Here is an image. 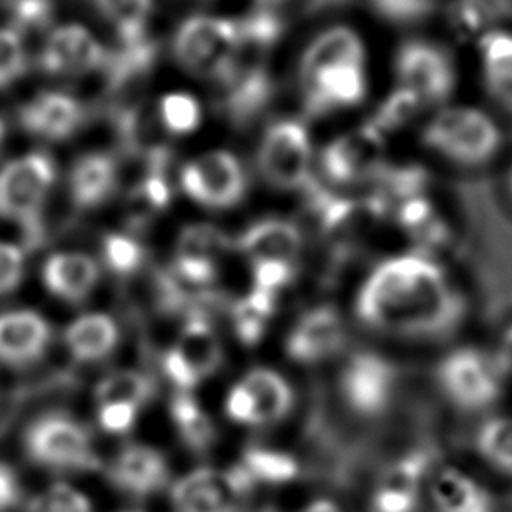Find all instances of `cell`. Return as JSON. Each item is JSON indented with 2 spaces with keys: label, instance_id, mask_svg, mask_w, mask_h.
Instances as JSON below:
<instances>
[{
  "label": "cell",
  "instance_id": "cell-23",
  "mask_svg": "<svg viewBox=\"0 0 512 512\" xmlns=\"http://www.w3.org/2000/svg\"><path fill=\"white\" fill-rule=\"evenodd\" d=\"M84 106L62 92H42L20 110V124L30 134L44 140H64L84 122Z\"/></svg>",
  "mask_w": 512,
  "mask_h": 512
},
{
  "label": "cell",
  "instance_id": "cell-9",
  "mask_svg": "<svg viewBox=\"0 0 512 512\" xmlns=\"http://www.w3.org/2000/svg\"><path fill=\"white\" fill-rule=\"evenodd\" d=\"M312 140L308 128L294 118L274 122L258 148V170L278 190H300L312 176Z\"/></svg>",
  "mask_w": 512,
  "mask_h": 512
},
{
  "label": "cell",
  "instance_id": "cell-42",
  "mask_svg": "<svg viewBox=\"0 0 512 512\" xmlns=\"http://www.w3.org/2000/svg\"><path fill=\"white\" fill-rule=\"evenodd\" d=\"M252 276H254V290L278 296L282 288L294 276V262H280V260H260L252 262Z\"/></svg>",
  "mask_w": 512,
  "mask_h": 512
},
{
  "label": "cell",
  "instance_id": "cell-1",
  "mask_svg": "<svg viewBox=\"0 0 512 512\" xmlns=\"http://www.w3.org/2000/svg\"><path fill=\"white\" fill-rule=\"evenodd\" d=\"M466 310L444 268L422 252L380 260L354 294V316L364 328L412 342L448 338L462 326Z\"/></svg>",
  "mask_w": 512,
  "mask_h": 512
},
{
  "label": "cell",
  "instance_id": "cell-27",
  "mask_svg": "<svg viewBox=\"0 0 512 512\" xmlns=\"http://www.w3.org/2000/svg\"><path fill=\"white\" fill-rule=\"evenodd\" d=\"M238 250L250 260L292 262L300 252L302 234L296 224L282 218H264L250 224L238 238Z\"/></svg>",
  "mask_w": 512,
  "mask_h": 512
},
{
  "label": "cell",
  "instance_id": "cell-52",
  "mask_svg": "<svg viewBox=\"0 0 512 512\" xmlns=\"http://www.w3.org/2000/svg\"><path fill=\"white\" fill-rule=\"evenodd\" d=\"M508 190H510V196H512V168H510V174H508Z\"/></svg>",
  "mask_w": 512,
  "mask_h": 512
},
{
  "label": "cell",
  "instance_id": "cell-3",
  "mask_svg": "<svg viewBox=\"0 0 512 512\" xmlns=\"http://www.w3.org/2000/svg\"><path fill=\"white\" fill-rule=\"evenodd\" d=\"M422 144L444 160L476 168L490 162L502 148L498 122L476 106H440L420 132Z\"/></svg>",
  "mask_w": 512,
  "mask_h": 512
},
{
  "label": "cell",
  "instance_id": "cell-33",
  "mask_svg": "<svg viewBox=\"0 0 512 512\" xmlns=\"http://www.w3.org/2000/svg\"><path fill=\"white\" fill-rule=\"evenodd\" d=\"M170 418L180 438L192 448H206L214 440V424L192 392H176Z\"/></svg>",
  "mask_w": 512,
  "mask_h": 512
},
{
  "label": "cell",
  "instance_id": "cell-15",
  "mask_svg": "<svg viewBox=\"0 0 512 512\" xmlns=\"http://www.w3.org/2000/svg\"><path fill=\"white\" fill-rule=\"evenodd\" d=\"M346 346V324L334 306L320 304L302 312L290 326L284 352L298 366H320Z\"/></svg>",
  "mask_w": 512,
  "mask_h": 512
},
{
  "label": "cell",
  "instance_id": "cell-2",
  "mask_svg": "<svg viewBox=\"0 0 512 512\" xmlns=\"http://www.w3.org/2000/svg\"><path fill=\"white\" fill-rule=\"evenodd\" d=\"M434 382L444 402L456 412L484 414L502 398L508 374L494 350L462 344L436 362Z\"/></svg>",
  "mask_w": 512,
  "mask_h": 512
},
{
  "label": "cell",
  "instance_id": "cell-16",
  "mask_svg": "<svg viewBox=\"0 0 512 512\" xmlns=\"http://www.w3.org/2000/svg\"><path fill=\"white\" fill-rule=\"evenodd\" d=\"M434 468V458L428 450L414 448L404 452L382 470L368 512H416Z\"/></svg>",
  "mask_w": 512,
  "mask_h": 512
},
{
  "label": "cell",
  "instance_id": "cell-30",
  "mask_svg": "<svg viewBox=\"0 0 512 512\" xmlns=\"http://www.w3.org/2000/svg\"><path fill=\"white\" fill-rule=\"evenodd\" d=\"M244 480L256 486H284L298 478V460L282 450L270 446H250L234 466Z\"/></svg>",
  "mask_w": 512,
  "mask_h": 512
},
{
  "label": "cell",
  "instance_id": "cell-24",
  "mask_svg": "<svg viewBox=\"0 0 512 512\" xmlns=\"http://www.w3.org/2000/svg\"><path fill=\"white\" fill-rule=\"evenodd\" d=\"M66 352L80 364H96L112 356L120 344L116 320L102 312H88L74 318L62 332Z\"/></svg>",
  "mask_w": 512,
  "mask_h": 512
},
{
  "label": "cell",
  "instance_id": "cell-14",
  "mask_svg": "<svg viewBox=\"0 0 512 512\" xmlns=\"http://www.w3.org/2000/svg\"><path fill=\"white\" fill-rule=\"evenodd\" d=\"M152 382L130 368L106 374L94 388L96 422L106 434H128L152 398Z\"/></svg>",
  "mask_w": 512,
  "mask_h": 512
},
{
  "label": "cell",
  "instance_id": "cell-13",
  "mask_svg": "<svg viewBox=\"0 0 512 512\" xmlns=\"http://www.w3.org/2000/svg\"><path fill=\"white\" fill-rule=\"evenodd\" d=\"M184 192L206 208H230L246 192V172L240 160L224 150H212L190 160L180 174Z\"/></svg>",
  "mask_w": 512,
  "mask_h": 512
},
{
  "label": "cell",
  "instance_id": "cell-26",
  "mask_svg": "<svg viewBox=\"0 0 512 512\" xmlns=\"http://www.w3.org/2000/svg\"><path fill=\"white\" fill-rule=\"evenodd\" d=\"M366 42L354 30L352 26L346 24H336L312 38V42L306 46L302 58H300V80L308 78L310 74L336 66V64H346V62H356V64H366Z\"/></svg>",
  "mask_w": 512,
  "mask_h": 512
},
{
  "label": "cell",
  "instance_id": "cell-40",
  "mask_svg": "<svg viewBox=\"0 0 512 512\" xmlns=\"http://www.w3.org/2000/svg\"><path fill=\"white\" fill-rule=\"evenodd\" d=\"M26 70V50L22 34L0 28V88L18 80Z\"/></svg>",
  "mask_w": 512,
  "mask_h": 512
},
{
  "label": "cell",
  "instance_id": "cell-11",
  "mask_svg": "<svg viewBox=\"0 0 512 512\" xmlns=\"http://www.w3.org/2000/svg\"><path fill=\"white\" fill-rule=\"evenodd\" d=\"M252 490L234 466H198L170 484V506L172 512H244Z\"/></svg>",
  "mask_w": 512,
  "mask_h": 512
},
{
  "label": "cell",
  "instance_id": "cell-12",
  "mask_svg": "<svg viewBox=\"0 0 512 512\" xmlns=\"http://www.w3.org/2000/svg\"><path fill=\"white\" fill-rule=\"evenodd\" d=\"M220 362L222 346L218 336L206 320L194 318L164 352L162 370L176 392H192L218 370Z\"/></svg>",
  "mask_w": 512,
  "mask_h": 512
},
{
  "label": "cell",
  "instance_id": "cell-20",
  "mask_svg": "<svg viewBox=\"0 0 512 512\" xmlns=\"http://www.w3.org/2000/svg\"><path fill=\"white\" fill-rule=\"evenodd\" d=\"M104 46L82 26L66 24L52 30L40 54V66L58 76H80L106 66Z\"/></svg>",
  "mask_w": 512,
  "mask_h": 512
},
{
  "label": "cell",
  "instance_id": "cell-17",
  "mask_svg": "<svg viewBox=\"0 0 512 512\" xmlns=\"http://www.w3.org/2000/svg\"><path fill=\"white\" fill-rule=\"evenodd\" d=\"M382 162L384 136L370 124L336 136L320 154L326 178L338 184H356L378 176Z\"/></svg>",
  "mask_w": 512,
  "mask_h": 512
},
{
  "label": "cell",
  "instance_id": "cell-25",
  "mask_svg": "<svg viewBox=\"0 0 512 512\" xmlns=\"http://www.w3.org/2000/svg\"><path fill=\"white\" fill-rule=\"evenodd\" d=\"M100 278L96 260L80 252H58L52 254L42 268V280L50 294L56 298L78 304L86 300Z\"/></svg>",
  "mask_w": 512,
  "mask_h": 512
},
{
  "label": "cell",
  "instance_id": "cell-34",
  "mask_svg": "<svg viewBox=\"0 0 512 512\" xmlns=\"http://www.w3.org/2000/svg\"><path fill=\"white\" fill-rule=\"evenodd\" d=\"M102 16L116 28L122 42L146 38L152 0H94Z\"/></svg>",
  "mask_w": 512,
  "mask_h": 512
},
{
  "label": "cell",
  "instance_id": "cell-44",
  "mask_svg": "<svg viewBox=\"0 0 512 512\" xmlns=\"http://www.w3.org/2000/svg\"><path fill=\"white\" fill-rule=\"evenodd\" d=\"M24 276V252L14 244L0 242V296L18 288Z\"/></svg>",
  "mask_w": 512,
  "mask_h": 512
},
{
  "label": "cell",
  "instance_id": "cell-18",
  "mask_svg": "<svg viewBox=\"0 0 512 512\" xmlns=\"http://www.w3.org/2000/svg\"><path fill=\"white\" fill-rule=\"evenodd\" d=\"M304 106L314 116H326L358 106L368 92L366 64L346 62L322 68L300 80Z\"/></svg>",
  "mask_w": 512,
  "mask_h": 512
},
{
  "label": "cell",
  "instance_id": "cell-50",
  "mask_svg": "<svg viewBox=\"0 0 512 512\" xmlns=\"http://www.w3.org/2000/svg\"><path fill=\"white\" fill-rule=\"evenodd\" d=\"M4 136H6V124H4V120L0 118V146H2V142H4Z\"/></svg>",
  "mask_w": 512,
  "mask_h": 512
},
{
  "label": "cell",
  "instance_id": "cell-37",
  "mask_svg": "<svg viewBox=\"0 0 512 512\" xmlns=\"http://www.w3.org/2000/svg\"><path fill=\"white\" fill-rule=\"evenodd\" d=\"M418 110H422V104L410 92L396 86L378 106V114L370 122V126L384 136L386 132L398 130L406 122H410Z\"/></svg>",
  "mask_w": 512,
  "mask_h": 512
},
{
  "label": "cell",
  "instance_id": "cell-48",
  "mask_svg": "<svg viewBox=\"0 0 512 512\" xmlns=\"http://www.w3.org/2000/svg\"><path fill=\"white\" fill-rule=\"evenodd\" d=\"M296 512H344V508L336 500H332V498L318 496V498H312L310 502H306Z\"/></svg>",
  "mask_w": 512,
  "mask_h": 512
},
{
  "label": "cell",
  "instance_id": "cell-49",
  "mask_svg": "<svg viewBox=\"0 0 512 512\" xmlns=\"http://www.w3.org/2000/svg\"><path fill=\"white\" fill-rule=\"evenodd\" d=\"M258 8H266V10H274L278 4L286 2V0H256Z\"/></svg>",
  "mask_w": 512,
  "mask_h": 512
},
{
  "label": "cell",
  "instance_id": "cell-38",
  "mask_svg": "<svg viewBox=\"0 0 512 512\" xmlns=\"http://www.w3.org/2000/svg\"><path fill=\"white\" fill-rule=\"evenodd\" d=\"M498 8L492 0H456L450 10V22L460 36L478 38L492 30L488 24L494 20Z\"/></svg>",
  "mask_w": 512,
  "mask_h": 512
},
{
  "label": "cell",
  "instance_id": "cell-53",
  "mask_svg": "<svg viewBox=\"0 0 512 512\" xmlns=\"http://www.w3.org/2000/svg\"><path fill=\"white\" fill-rule=\"evenodd\" d=\"M120 512H144V510H138V508H128V510H120Z\"/></svg>",
  "mask_w": 512,
  "mask_h": 512
},
{
  "label": "cell",
  "instance_id": "cell-51",
  "mask_svg": "<svg viewBox=\"0 0 512 512\" xmlns=\"http://www.w3.org/2000/svg\"><path fill=\"white\" fill-rule=\"evenodd\" d=\"M256 512H280V510H276V508H272V506H264V508H260V510H256Z\"/></svg>",
  "mask_w": 512,
  "mask_h": 512
},
{
  "label": "cell",
  "instance_id": "cell-6",
  "mask_svg": "<svg viewBox=\"0 0 512 512\" xmlns=\"http://www.w3.org/2000/svg\"><path fill=\"white\" fill-rule=\"evenodd\" d=\"M296 406L292 382L270 366L248 368L224 394V414L242 428H272L284 422Z\"/></svg>",
  "mask_w": 512,
  "mask_h": 512
},
{
  "label": "cell",
  "instance_id": "cell-39",
  "mask_svg": "<svg viewBox=\"0 0 512 512\" xmlns=\"http://www.w3.org/2000/svg\"><path fill=\"white\" fill-rule=\"evenodd\" d=\"M102 256L108 270L124 276L140 268L144 252L138 240L126 234H108L102 242Z\"/></svg>",
  "mask_w": 512,
  "mask_h": 512
},
{
  "label": "cell",
  "instance_id": "cell-36",
  "mask_svg": "<svg viewBox=\"0 0 512 512\" xmlns=\"http://www.w3.org/2000/svg\"><path fill=\"white\" fill-rule=\"evenodd\" d=\"M28 512H94V506L78 486L56 480L32 498Z\"/></svg>",
  "mask_w": 512,
  "mask_h": 512
},
{
  "label": "cell",
  "instance_id": "cell-10",
  "mask_svg": "<svg viewBox=\"0 0 512 512\" xmlns=\"http://www.w3.org/2000/svg\"><path fill=\"white\" fill-rule=\"evenodd\" d=\"M56 168L48 154H24L0 168V216L24 226L38 224L40 210L54 184Z\"/></svg>",
  "mask_w": 512,
  "mask_h": 512
},
{
  "label": "cell",
  "instance_id": "cell-31",
  "mask_svg": "<svg viewBox=\"0 0 512 512\" xmlns=\"http://www.w3.org/2000/svg\"><path fill=\"white\" fill-rule=\"evenodd\" d=\"M222 82H226L228 86V112L236 120H246L254 116L268 102L272 92L268 72L260 66H246L240 58Z\"/></svg>",
  "mask_w": 512,
  "mask_h": 512
},
{
  "label": "cell",
  "instance_id": "cell-47",
  "mask_svg": "<svg viewBox=\"0 0 512 512\" xmlns=\"http://www.w3.org/2000/svg\"><path fill=\"white\" fill-rule=\"evenodd\" d=\"M494 354L498 358V362L502 364L504 372L508 374V378L512 376V324L500 334V340L494 348Z\"/></svg>",
  "mask_w": 512,
  "mask_h": 512
},
{
  "label": "cell",
  "instance_id": "cell-4",
  "mask_svg": "<svg viewBox=\"0 0 512 512\" xmlns=\"http://www.w3.org/2000/svg\"><path fill=\"white\" fill-rule=\"evenodd\" d=\"M26 456L40 468L58 474L90 472L100 466L90 430L66 412L36 416L22 434Z\"/></svg>",
  "mask_w": 512,
  "mask_h": 512
},
{
  "label": "cell",
  "instance_id": "cell-46",
  "mask_svg": "<svg viewBox=\"0 0 512 512\" xmlns=\"http://www.w3.org/2000/svg\"><path fill=\"white\" fill-rule=\"evenodd\" d=\"M22 498L20 476L12 464L0 460V512H10Z\"/></svg>",
  "mask_w": 512,
  "mask_h": 512
},
{
  "label": "cell",
  "instance_id": "cell-29",
  "mask_svg": "<svg viewBox=\"0 0 512 512\" xmlns=\"http://www.w3.org/2000/svg\"><path fill=\"white\" fill-rule=\"evenodd\" d=\"M118 166L112 156L104 152H92L74 164L68 188L76 206L94 208L102 204L116 188Z\"/></svg>",
  "mask_w": 512,
  "mask_h": 512
},
{
  "label": "cell",
  "instance_id": "cell-41",
  "mask_svg": "<svg viewBox=\"0 0 512 512\" xmlns=\"http://www.w3.org/2000/svg\"><path fill=\"white\" fill-rule=\"evenodd\" d=\"M162 120L168 130L184 134L198 126L200 108L190 94H168L160 106Z\"/></svg>",
  "mask_w": 512,
  "mask_h": 512
},
{
  "label": "cell",
  "instance_id": "cell-21",
  "mask_svg": "<svg viewBox=\"0 0 512 512\" xmlns=\"http://www.w3.org/2000/svg\"><path fill=\"white\" fill-rule=\"evenodd\" d=\"M424 498L432 512H496V500L488 486L452 464L434 468Z\"/></svg>",
  "mask_w": 512,
  "mask_h": 512
},
{
  "label": "cell",
  "instance_id": "cell-7",
  "mask_svg": "<svg viewBox=\"0 0 512 512\" xmlns=\"http://www.w3.org/2000/svg\"><path fill=\"white\" fill-rule=\"evenodd\" d=\"M238 24L228 18L194 16L174 36V56L196 76L226 80L240 58Z\"/></svg>",
  "mask_w": 512,
  "mask_h": 512
},
{
  "label": "cell",
  "instance_id": "cell-45",
  "mask_svg": "<svg viewBox=\"0 0 512 512\" xmlns=\"http://www.w3.org/2000/svg\"><path fill=\"white\" fill-rule=\"evenodd\" d=\"M50 18V2L48 0H14L12 2V20L16 30H34L48 22Z\"/></svg>",
  "mask_w": 512,
  "mask_h": 512
},
{
  "label": "cell",
  "instance_id": "cell-5",
  "mask_svg": "<svg viewBox=\"0 0 512 512\" xmlns=\"http://www.w3.org/2000/svg\"><path fill=\"white\" fill-rule=\"evenodd\" d=\"M336 390L344 408L360 420H378L386 416L400 392L398 364L370 348L350 352L336 380Z\"/></svg>",
  "mask_w": 512,
  "mask_h": 512
},
{
  "label": "cell",
  "instance_id": "cell-28",
  "mask_svg": "<svg viewBox=\"0 0 512 512\" xmlns=\"http://www.w3.org/2000/svg\"><path fill=\"white\" fill-rule=\"evenodd\" d=\"M476 48L488 94L512 112V32L492 28L478 38Z\"/></svg>",
  "mask_w": 512,
  "mask_h": 512
},
{
  "label": "cell",
  "instance_id": "cell-8",
  "mask_svg": "<svg viewBox=\"0 0 512 512\" xmlns=\"http://www.w3.org/2000/svg\"><path fill=\"white\" fill-rule=\"evenodd\" d=\"M396 86L410 92L422 108L444 104L456 88V68L450 54L430 40L412 38L394 54Z\"/></svg>",
  "mask_w": 512,
  "mask_h": 512
},
{
  "label": "cell",
  "instance_id": "cell-22",
  "mask_svg": "<svg viewBox=\"0 0 512 512\" xmlns=\"http://www.w3.org/2000/svg\"><path fill=\"white\" fill-rule=\"evenodd\" d=\"M52 342L48 320L34 310L0 312V364L24 368L38 362Z\"/></svg>",
  "mask_w": 512,
  "mask_h": 512
},
{
  "label": "cell",
  "instance_id": "cell-32",
  "mask_svg": "<svg viewBox=\"0 0 512 512\" xmlns=\"http://www.w3.org/2000/svg\"><path fill=\"white\" fill-rule=\"evenodd\" d=\"M476 456L494 472L512 476V414H486L472 436Z\"/></svg>",
  "mask_w": 512,
  "mask_h": 512
},
{
  "label": "cell",
  "instance_id": "cell-43",
  "mask_svg": "<svg viewBox=\"0 0 512 512\" xmlns=\"http://www.w3.org/2000/svg\"><path fill=\"white\" fill-rule=\"evenodd\" d=\"M436 0H370L374 12L390 22H414L426 16Z\"/></svg>",
  "mask_w": 512,
  "mask_h": 512
},
{
  "label": "cell",
  "instance_id": "cell-19",
  "mask_svg": "<svg viewBox=\"0 0 512 512\" xmlns=\"http://www.w3.org/2000/svg\"><path fill=\"white\" fill-rule=\"evenodd\" d=\"M110 484L132 498H146L170 484L166 456L152 444H124L106 464Z\"/></svg>",
  "mask_w": 512,
  "mask_h": 512
},
{
  "label": "cell",
  "instance_id": "cell-35",
  "mask_svg": "<svg viewBox=\"0 0 512 512\" xmlns=\"http://www.w3.org/2000/svg\"><path fill=\"white\" fill-rule=\"evenodd\" d=\"M274 308H276V296L252 288L234 306V328L238 338L246 344L258 342L268 326V320Z\"/></svg>",
  "mask_w": 512,
  "mask_h": 512
}]
</instances>
